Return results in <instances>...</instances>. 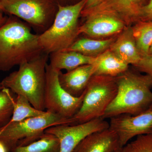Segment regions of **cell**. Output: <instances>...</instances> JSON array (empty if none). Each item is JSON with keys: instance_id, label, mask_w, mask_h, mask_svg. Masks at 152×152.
<instances>
[{"instance_id": "cell-1", "label": "cell", "mask_w": 152, "mask_h": 152, "mask_svg": "<svg viewBox=\"0 0 152 152\" xmlns=\"http://www.w3.org/2000/svg\"><path fill=\"white\" fill-rule=\"evenodd\" d=\"M43 53L39 34L16 17L6 19L0 26V71L10 70Z\"/></svg>"}, {"instance_id": "cell-2", "label": "cell", "mask_w": 152, "mask_h": 152, "mask_svg": "<svg viewBox=\"0 0 152 152\" xmlns=\"http://www.w3.org/2000/svg\"><path fill=\"white\" fill-rule=\"evenodd\" d=\"M142 73L133 67L115 77L117 94L102 118L124 114L136 115L152 106V79Z\"/></svg>"}, {"instance_id": "cell-3", "label": "cell", "mask_w": 152, "mask_h": 152, "mask_svg": "<svg viewBox=\"0 0 152 152\" xmlns=\"http://www.w3.org/2000/svg\"><path fill=\"white\" fill-rule=\"evenodd\" d=\"M49 56L43 53L19 66L18 70L11 73L1 81L3 88L9 89L17 95L23 96L34 107L45 111L44 100Z\"/></svg>"}, {"instance_id": "cell-4", "label": "cell", "mask_w": 152, "mask_h": 152, "mask_svg": "<svg viewBox=\"0 0 152 152\" xmlns=\"http://www.w3.org/2000/svg\"><path fill=\"white\" fill-rule=\"evenodd\" d=\"M86 0H80L69 5L58 4L54 20L51 26L39 34V40L44 53L48 55L65 50L80 35L79 19Z\"/></svg>"}, {"instance_id": "cell-5", "label": "cell", "mask_w": 152, "mask_h": 152, "mask_svg": "<svg viewBox=\"0 0 152 152\" xmlns=\"http://www.w3.org/2000/svg\"><path fill=\"white\" fill-rule=\"evenodd\" d=\"M61 124H72V122L70 119L46 111L40 116L9 122L0 129V141L10 152L17 147L26 145L39 139L48 128Z\"/></svg>"}, {"instance_id": "cell-6", "label": "cell", "mask_w": 152, "mask_h": 152, "mask_svg": "<svg viewBox=\"0 0 152 152\" xmlns=\"http://www.w3.org/2000/svg\"><path fill=\"white\" fill-rule=\"evenodd\" d=\"M117 90L114 77L93 76L85 90L80 108L70 118L72 124L102 118L108 107L115 97Z\"/></svg>"}, {"instance_id": "cell-7", "label": "cell", "mask_w": 152, "mask_h": 152, "mask_svg": "<svg viewBox=\"0 0 152 152\" xmlns=\"http://www.w3.org/2000/svg\"><path fill=\"white\" fill-rule=\"evenodd\" d=\"M55 1V0H0V10L23 20L42 34L54 21L58 10Z\"/></svg>"}, {"instance_id": "cell-8", "label": "cell", "mask_w": 152, "mask_h": 152, "mask_svg": "<svg viewBox=\"0 0 152 152\" xmlns=\"http://www.w3.org/2000/svg\"><path fill=\"white\" fill-rule=\"evenodd\" d=\"M60 71L56 70L48 64L45 92V106L47 111L66 119L72 118L81 107L85 91L81 96H72L61 87L59 81Z\"/></svg>"}, {"instance_id": "cell-9", "label": "cell", "mask_w": 152, "mask_h": 152, "mask_svg": "<svg viewBox=\"0 0 152 152\" xmlns=\"http://www.w3.org/2000/svg\"><path fill=\"white\" fill-rule=\"evenodd\" d=\"M109 128V123L98 118L82 124H61L48 128L45 132L54 135L59 141V152H72L87 136Z\"/></svg>"}, {"instance_id": "cell-10", "label": "cell", "mask_w": 152, "mask_h": 152, "mask_svg": "<svg viewBox=\"0 0 152 152\" xmlns=\"http://www.w3.org/2000/svg\"><path fill=\"white\" fill-rule=\"evenodd\" d=\"M110 119L109 129L116 134L121 148L135 137L152 133V106L139 115L121 114Z\"/></svg>"}, {"instance_id": "cell-11", "label": "cell", "mask_w": 152, "mask_h": 152, "mask_svg": "<svg viewBox=\"0 0 152 152\" xmlns=\"http://www.w3.org/2000/svg\"><path fill=\"white\" fill-rule=\"evenodd\" d=\"M149 0H103L98 5L90 10H83L82 16L93 14H109L120 19L126 26H132L140 21L142 9Z\"/></svg>"}, {"instance_id": "cell-12", "label": "cell", "mask_w": 152, "mask_h": 152, "mask_svg": "<svg viewBox=\"0 0 152 152\" xmlns=\"http://www.w3.org/2000/svg\"><path fill=\"white\" fill-rule=\"evenodd\" d=\"M80 26V34L94 39H105L118 35L126 26L116 17L104 13L93 14L86 17Z\"/></svg>"}, {"instance_id": "cell-13", "label": "cell", "mask_w": 152, "mask_h": 152, "mask_svg": "<svg viewBox=\"0 0 152 152\" xmlns=\"http://www.w3.org/2000/svg\"><path fill=\"white\" fill-rule=\"evenodd\" d=\"M121 148L116 134L109 128L87 136L72 152H115Z\"/></svg>"}, {"instance_id": "cell-14", "label": "cell", "mask_w": 152, "mask_h": 152, "mask_svg": "<svg viewBox=\"0 0 152 152\" xmlns=\"http://www.w3.org/2000/svg\"><path fill=\"white\" fill-rule=\"evenodd\" d=\"M94 72L95 67L93 64L80 66L65 73L60 71V85L72 96H80L84 92Z\"/></svg>"}, {"instance_id": "cell-15", "label": "cell", "mask_w": 152, "mask_h": 152, "mask_svg": "<svg viewBox=\"0 0 152 152\" xmlns=\"http://www.w3.org/2000/svg\"><path fill=\"white\" fill-rule=\"evenodd\" d=\"M110 50L128 65L133 66L142 58L137 48L132 26H126L117 35Z\"/></svg>"}, {"instance_id": "cell-16", "label": "cell", "mask_w": 152, "mask_h": 152, "mask_svg": "<svg viewBox=\"0 0 152 152\" xmlns=\"http://www.w3.org/2000/svg\"><path fill=\"white\" fill-rule=\"evenodd\" d=\"M49 55V64L52 68L57 71L66 70L67 72L84 65L93 64L95 58L72 51H61Z\"/></svg>"}, {"instance_id": "cell-17", "label": "cell", "mask_w": 152, "mask_h": 152, "mask_svg": "<svg viewBox=\"0 0 152 152\" xmlns=\"http://www.w3.org/2000/svg\"><path fill=\"white\" fill-rule=\"evenodd\" d=\"M94 75L115 77L127 70L129 65L116 56L110 50L95 57Z\"/></svg>"}, {"instance_id": "cell-18", "label": "cell", "mask_w": 152, "mask_h": 152, "mask_svg": "<svg viewBox=\"0 0 152 152\" xmlns=\"http://www.w3.org/2000/svg\"><path fill=\"white\" fill-rule=\"evenodd\" d=\"M117 36L105 39L79 38L65 50L77 52L87 56L95 58L109 50Z\"/></svg>"}, {"instance_id": "cell-19", "label": "cell", "mask_w": 152, "mask_h": 152, "mask_svg": "<svg viewBox=\"0 0 152 152\" xmlns=\"http://www.w3.org/2000/svg\"><path fill=\"white\" fill-rule=\"evenodd\" d=\"M132 28L139 53L142 58L148 56L152 45V20L139 21Z\"/></svg>"}, {"instance_id": "cell-20", "label": "cell", "mask_w": 152, "mask_h": 152, "mask_svg": "<svg viewBox=\"0 0 152 152\" xmlns=\"http://www.w3.org/2000/svg\"><path fill=\"white\" fill-rule=\"evenodd\" d=\"M60 144L56 136L45 133L39 139L26 145L17 147L10 152H59Z\"/></svg>"}, {"instance_id": "cell-21", "label": "cell", "mask_w": 152, "mask_h": 152, "mask_svg": "<svg viewBox=\"0 0 152 152\" xmlns=\"http://www.w3.org/2000/svg\"><path fill=\"white\" fill-rule=\"evenodd\" d=\"M46 112L34 107L23 96L17 95L15 98L12 116L10 122L20 121L30 118L40 116Z\"/></svg>"}, {"instance_id": "cell-22", "label": "cell", "mask_w": 152, "mask_h": 152, "mask_svg": "<svg viewBox=\"0 0 152 152\" xmlns=\"http://www.w3.org/2000/svg\"><path fill=\"white\" fill-rule=\"evenodd\" d=\"M7 88L0 91V129L9 124L13 112L15 98Z\"/></svg>"}, {"instance_id": "cell-23", "label": "cell", "mask_w": 152, "mask_h": 152, "mask_svg": "<svg viewBox=\"0 0 152 152\" xmlns=\"http://www.w3.org/2000/svg\"><path fill=\"white\" fill-rule=\"evenodd\" d=\"M130 144L135 152H152V133L137 136Z\"/></svg>"}, {"instance_id": "cell-24", "label": "cell", "mask_w": 152, "mask_h": 152, "mask_svg": "<svg viewBox=\"0 0 152 152\" xmlns=\"http://www.w3.org/2000/svg\"><path fill=\"white\" fill-rule=\"evenodd\" d=\"M133 66L140 72L150 76L152 79V56L148 55L142 57Z\"/></svg>"}, {"instance_id": "cell-25", "label": "cell", "mask_w": 152, "mask_h": 152, "mask_svg": "<svg viewBox=\"0 0 152 152\" xmlns=\"http://www.w3.org/2000/svg\"><path fill=\"white\" fill-rule=\"evenodd\" d=\"M152 20V0H149L148 4L142 9L140 21Z\"/></svg>"}, {"instance_id": "cell-26", "label": "cell", "mask_w": 152, "mask_h": 152, "mask_svg": "<svg viewBox=\"0 0 152 152\" xmlns=\"http://www.w3.org/2000/svg\"><path fill=\"white\" fill-rule=\"evenodd\" d=\"M103 0H86V5L83 10H90L99 4Z\"/></svg>"}, {"instance_id": "cell-27", "label": "cell", "mask_w": 152, "mask_h": 152, "mask_svg": "<svg viewBox=\"0 0 152 152\" xmlns=\"http://www.w3.org/2000/svg\"><path fill=\"white\" fill-rule=\"evenodd\" d=\"M120 152H135L130 143H128L124 146L122 147Z\"/></svg>"}, {"instance_id": "cell-28", "label": "cell", "mask_w": 152, "mask_h": 152, "mask_svg": "<svg viewBox=\"0 0 152 152\" xmlns=\"http://www.w3.org/2000/svg\"><path fill=\"white\" fill-rule=\"evenodd\" d=\"M0 152H9L4 144L0 141Z\"/></svg>"}, {"instance_id": "cell-29", "label": "cell", "mask_w": 152, "mask_h": 152, "mask_svg": "<svg viewBox=\"0 0 152 152\" xmlns=\"http://www.w3.org/2000/svg\"><path fill=\"white\" fill-rule=\"evenodd\" d=\"M3 12L0 10V26L5 21L6 19H7L3 16Z\"/></svg>"}, {"instance_id": "cell-30", "label": "cell", "mask_w": 152, "mask_h": 152, "mask_svg": "<svg viewBox=\"0 0 152 152\" xmlns=\"http://www.w3.org/2000/svg\"><path fill=\"white\" fill-rule=\"evenodd\" d=\"M148 55L152 56V45L151 46V47H150L149 50L148 54Z\"/></svg>"}, {"instance_id": "cell-31", "label": "cell", "mask_w": 152, "mask_h": 152, "mask_svg": "<svg viewBox=\"0 0 152 152\" xmlns=\"http://www.w3.org/2000/svg\"><path fill=\"white\" fill-rule=\"evenodd\" d=\"M121 148L119 149L118 150V151H116L115 152H120V149H121Z\"/></svg>"}, {"instance_id": "cell-32", "label": "cell", "mask_w": 152, "mask_h": 152, "mask_svg": "<svg viewBox=\"0 0 152 152\" xmlns=\"http://www.w3.org/2000/svg\"><path fill=\"white\" fill-rule=\"evenodd\" d=\"M0 87H3L2 86L1 83V82H0Z\"/></svg>"}, {"instance_id": "cell-33", "label": "cell", "mask_w": 152, "mask_h": 152, "mask_svg": "<svg viewBox=\"0 0 152 152\" xmlns=\"http://www.w3.org/2000/svg\"><path fill=\"white\" fill-rule=\"evenodd\" d=\"M3 88V87H0V91Z\"/></svg>"}, {"instance_id": "cell-34", "label": "cell", "mask_w": 152, "mask_h": 152, "mask_svg": "<svg viewBox=\"0 0 152 152\" xmlns=\"http://www.w3.org/2000/svg\"><path fill=\"white\" fill-rule=\"evenodd\" d=\"M55 1H57V0H55Z\"/></svg>"}]
</instances>
